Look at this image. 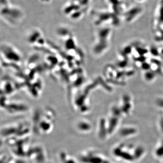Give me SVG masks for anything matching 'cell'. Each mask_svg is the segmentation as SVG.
I'll return each instance as SVG.
<instances>
[{
	"label": "cell",
	"instance_id": "obj_2",
	"mask_svg": "<svg viewBox=\"0 0 163 163\" xmlns=\"http://www.w3.org/2000/svg\"><path fill=\"white\" fill-rule=\"evenodd\" d=\"M136 131V130L133 128H125L121 131V134L124 136H127L133 135Z\"/></svg>",
	"mask_w": 163,
	"mask_h": 163
},
{
	"label": "cell",
	"instance_id": "obj_4",
	"mask_svg": "<svg viewBox=\"0 0 163 163\" xmlns=\"http://www.w3.org/2000/svg\"><path fill=\"white\" fill-rule=\"evenodd\" d=\"M156 156L158 157L163 156V141L161 144L157 148L155 151Z\"/></svg>",
	"mask_w": 163,
	"mask_h": 163
},
{
	"label": "cell",
	"instance_id": "obj_1",
	"mask_svg": "<svg viewBox=\"0 0 163 163\" xmlns=\"http://www.w3.org/2000/svg\"><path fill=\"white\" fill-rule=\"evenodd\" d=\"M115 155L126 160L132 161L133 160L134 158L133 155H132L127 152L123 151L120 149H115Z\"/></svg>",
	"mask_w": 163,
	"mask_h": 163
},
{
	"label": "cell",
	"instance_id": "obj_3",
	"mask_svg": "<svg viewBox=\"0 0 163 163\" xmlns=\"http://www.w3.org/2000/svg\"><path fill=\"white\" fill-rule=\"evenodd\" d=\"M144 149L142 147H138L136 148L134 154V158H140V157L143 154H144Z\"/></svg>",
	"mask_w": 163,
	"mask_h": 163
},
{
	"label": "cell",
	"instance_id": "obj_5",
	"mask_svg": "<svg viewBox=\"0 0 163 163\" xmlns=\"http://www.w3.org/2000/svg\"><path fill=\"white\" fill-rule=\"evenodd\" d=\"M161 128L162 131H163V120H162L161 122Z\"/></svg>",
	"mask_w": 163,
	"mask_h": 163
}]
</instances>
